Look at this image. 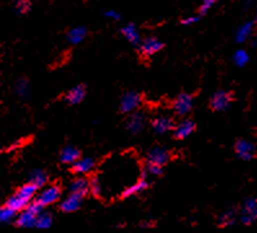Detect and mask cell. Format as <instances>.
Here are the masks:
<instances>
[{"instance_id": "6da1fadb", "label": "cell", "mask_w": 257, "mask_h": 233, "mask_svg": "<svg viewBox=\"0 0 257 233\" xmlns=\"http://www.w3.org/2000/svg\"><path fill=\"white\" fill-rule=\"evenodd\" d=\"M141 103H142V95L137 91H130V92L124 93L122 97L119 110L123 114H130V113L136 112Z\"/></svg>"}, {"instance_id": "7a4b0ae2", "label": "cell", "mask_w": 257, "mask_h": 233, "mask_svg": "<svg viewBox=\"0 0 257 233\" xmlns=\"http://www.w3.org/2000/svg\"><path fill=\"white\" fill-rule=\"evenodd\" d=\"M232 100H234L232 93L229 92V91H217L212 96L210 105L214 112H225L230 108Z\"/></svg>"}, {"instance_id": "3957f363", "label": "cell", "mask_w": 257, "mask_h": 233, "mask_svg": "<svg viewBox=\"0 0 257 233\" xmlns=\"http://www.w3.org/2000/svg\"><path fill=\"white\" fill-rule=\"evenodd\" d=\"M60 198H61V188H60L58 185H50L46 186L35 199H36L43 207H46V206H50L53 205V203H56Z\"/></svg>"}, {"instance_id": "277c9868", "label": "cell", "mask_w": 257, "mask_h": 233, "mask_svg": "<svg viewBox=\"0 0 257 233\" xmlns=\"http://www.w3.org/2000/svg\"><path fill=\"white\" fill-rule=\"evenodd\" d=\"M170 161V152L166 148L162 146H155L152 149L149 150L148 155H146V162L152 163V165L164 166Z\"/></svg>"}, {"instance_id": "5b68a950", "label": "cell", "mask_w": 257, "mask_h": 233, "mask_svg": "<svg viewBox=\"0 0 257 233\" xmlns=\"http://www.w3.org/2000/svg\"><path fill=\"white\" fill-rule=\"evenodd\" d=\"M174 112L177 115H186L192 112V96L190 93H180L174 101Z\"/></svg>"}, {"instance_id": "8992f818", "label": "cell", "mask_w": 257, "mask_h": 233, "mask_svg": "<svg viewBox=\"0 0 257 233\" xmlns=\"http://www.w3.org/2000/svg\"><path fill=\"white\" fill-rule=\"evenodd\" d=\"M234 150H236L239 158L243 159V161H251L256 155V148H254V144L244 139L236 141V145H234Z\"/></svg>"}, {"instance_id": "52a82bcc", "label": "cell", "mask_w": 257, "mask_h": 233, "mask_svg": "<svg viewBox=\"0 0 257 233\" xmlns=\"http://www.w3.org/2000/svg\"><path fill=\"white\" fill-rule=\"evenodd\" d=\"M150 124H152V130L158 135H164L170 131H174V121L166 115H156L152 119Z\"/></svg>"}, {"instance_id": "ba28073f", "label": "cell", "mask_w": 257, "mask_h": 233, "mask_svg": "<svg viewBox=\"0 0 257 233\" xmlns=\"http://www.w3.org/2000/svg\"><path fill=\"white\" fill-rule=\"evenodd\" d=\"M163 47H164V44L162 43L159 39H156V38L154 37H150L144 39V41L141 42V44H140L138 48L141 55H144V56L146 57H150L152 56V55H155V53H158L159 51L163 50Z\"/></svg>"}, {"instance_id": "9c48e42d", "label": "cell", "mask_w": 257, "mask_h": 233, "mask_svg": "<svg viewBox=\"0 0 257 233\" xmlns=\"http://www.w3.org/2000/svg\"><path fill=\"white\" fill-rule=\"evenodd\" d=\"M84 197L79 196L76 193H70L65 199H62L60 203V210L62 212L70 214V212H75L80 208L82 203H83Z\"/></svg>"}, {"instance_id": "30bf717a", "label": "cell", "mask_w": 257, "mask_h": 233, "mask_svg": "<svg viewBox=\"0 0 257 233\" xmlns=\"http://www.w3.org/2000/svg\"><path fill=\"white\" fill-rule=\"evenodd\" d=\"M86 95H87L86 86L84 84H78V86H75V87H72V90H68L65 93L64 100L68 105H78V104H80L83 101Z\"/></svg>"}, {"instance_id": "8fae6325", "label": "cell", "mask_w": 257, "mask_h": 233, "mask_svg": "<svg viewBox=\"0 0 257 233\" xmlns=\"http://www.w3.org/2000/svg\"><path fill=\"white\" fill-rule=\"evenodd\" d=\"M145 123H146V119H145V115H144L142 113H140V112L130 113V117L127 121L128 132L132 135L140 134V132L145 128Z\"/></svg>"}, {"instance_id": "7c38bea8", "label": "cell", "mask_w": 257, "mask_h": 233, "mask_svg": "<svg viewBox=\"0 0 257 233\" xmlns=\"http://www.w3.org/2000/svg\"><path fill=\"white\" fill-rule=\"evenodd\" d=\"M196 126L192 119H184L182 122L174 126V137L176 140H184L189 137L190 135L196 131Z\"/></svg>"}, {"instance_id": "4fadbf2b", "label": "cell", "mask_w": 257, "mask_h": 233, "mask_svg": "<svg viewBox=\"0 0 257 233\" xmlns=\"http://www.w3.org/2000/svg\"><path fill=\"white\" fill-rule=\"evenodd\" d=\"M68 190L70 193H76L79 196L86 197L88 193H90V180L84 176L75 177L68 185Z\"/></svg>"}, {"instance_id": "5bb4252c", "label": "cell", "mask_w": 257, "mask_h": 233, "mask_svg": "<svg viewBox=\"0 0 257 233\" xmlns=\"http://www.w3.org/2000/svg\"><path fill=\"white\" fill-rule=\"evenodd\" d=\"M39 215L35 212L30 211L28 208H24L22 211H20L18 216L16 217L14 224L20 228H32L36 224V219Z\"/></svg>"}, {"instance_id": "9a60e30c", "label": "cell", "mask_w": 257, "mask_h": 233, "mask_svg": "<svg viewBox=\"0 0 257 233\" xmlns=\"http://www.w3.org/2000/svg\"><path fill=\"white\" fill-rule=\"evenodd\" d=\"M96 166V161L92 157L79 158L74 165H72V172L75 175H87Z\"/></svg>"}, {"instance_id": "2e32d148", "label": "cell", "mask_w": 257, "mask_h": 233, "mask_svg": "<svg viewBox=\"0 0 257 233\" xmlns=\"http://www.w3.org/2000/svg\"><path fill=\"white\" fill-rule=\"evenodd\" d=\"M120 33L132 46L140 47V44L142 42L141 41V37H140L138 30H137V28L134 26V24H128V25L123 26V28L120 29Z\"/></svg>"}, {"instance_id": "e0dca14e", "label": "cell", "mask_w": 257, "mask_h": 233, "mask_svg": "<svg viewBox=\"0 0 257 233\" xmlns=\"http://www.w3.org/2000/svg\"><path fill=\"white\" fill-rule=\"evenodd\" d=\"M79 158H82L80 152L74 146H65L60 153V161L65 165H74Z\"/></svg>"}, {"instance_id": "ac0fdd59", "label": "cell", "mask_w": 257, "mask_h": 233, "mask_svg": "<svg viewBox=\"0 0 257 233\" xmlns=\"http://www.w3.org/2000/svg\"><path fill=\"white\" fill-rule=\"evenodd\" d=\"M150 186L149 181L145 180V177H141V180H138L137 183L132 184L130 186L126 188L122 193V198H128V197L136 196V194H140V193L145 192L148 188Z\"/></svg>"}, {"instance_id": "d6986e66", "label": "cell", "mask_w": 257, "mask_h": 233, "mask_svg": "<svg viewBox=\"0 0 257 233\" xmlns=\"http://www.w3.org/2000/svg\"><path fill=\"white\" fill-rule=\"evenodd\" d=\"M88 30L86 26H75L68 33V39L72 44H79L87 38Z\"/></svg>"}, {"instance_id": "ffe728a7", "label": "cell", "mask_w": 257, "mask_h": 233, "mask_svg": "<svg viewBox=\"0 0 257 233\" xmlns=\"http://www.w3.org/2000/svg\"><path fill=\"white\" fill-rule=\"evenodd\" d=\"M30 202L31 201H28V199L22 198L20 194H17V193H16V194H13L12 197H10V198H8V201L6 202V205L10 206V208H13L16 212H20V211H22L24 208H26V206H28Z\"/></svg>"}, {"instance_id": "44dd1931", "label": "cell", "mask_w": 257, "mask_h": 233, "mask_svg": "<svg viewBox=\"0 0 257 233\" xmlns=\"http://www.w3.org/2000/svg\"><path fill=\"white\" fill-rule=\"evenodd\" d=\"M38 189H40V188H39L36 184L32 183V181H30V183H28V184H24V185H22L21 188H20V189L17 190L16 193L20 194L22 198L28 199V201H31V199L35 197V194H36Z\"/></svg>"}, {"instance_id": "7402d4cb", "label": "cell", "mask_w": 257, "mask_h": 233, "mask_svg": "<svg viewBox=\"0 0 257 233\" xmlns=\"http://www.w3.org/2000/svg\"><path fill=\"white\" fill-rule=\"evenodd\" d=\"M252 31H254V22H246L244 25H242L236 30V41L238 43H244L248 41V38L251 37Z\"/></svg>"}, {"instance_id": "603a6c76", "label": "cell", "mask_w": 257, "mask_h": 233, "mask_svg": "<svg viewBox=\"0 0 257 233\" xmlns=\"http://www.w3.org/2000/svg\"><path fill=\"white\" fill-rule=\"evenodd\" d=\"M31 88H30V82L26 78H20L18 81L16 82L14 86V93L20 97H28L30 96Z\"/></svg>"}, {"instance_id": "cb8c5ba5", "label": "cell", "mask_w": 257, "mask_h": 233, "mask_svg": "<svg viewBox=\"0 0 257 233\" xmlns=\"http://www.w3.org/2000/svg\"><path fill=\"white\" fill-rule=\"evenodd\" d=\"M30 181L36 184L39 188H43L46 184V181H48V175H46L43 170L38 168V170H34L30 174Z\"/></svg>"}, {"instance_id": "d4e9b609", "label": "cell", "mask_w": 257, "mask_h": 233, "mask_svg": "<svg viewBox=\"0 0 257 233\" xmlns=\"http://www.w3.org/2000/svg\"><path fill=\"white\" fill-rule=\"evenodd\" d=\"M242 212L257 217V198H248L243 202Z\"/></svg>"}, {"instance_id": "484cf974", "label": "cell", "mask_w": 257, "mask_h": 233, "mask_svg": "<svg viewBox=\"0 0 257 233\" xmlns=\"http://www.w3.org/2000/svg\"><path fill=\"white\" fill-rule=\"evenodd\" d=\"M53 224V217L50 212H40L39 216L36 219V224H35V228H50L52 227Z\"/></svg>"}, {"instance_id": "4316f807", "label": "cell", "mask_w": 257, "mask_h": 233, "mask_svg": "<svg viewBox=\"0 0 257 233\" xmlns=\"http://www.w3.org/2000/svg\"><path fill=\"white\" fill-rule=\"evenodd\" d=\"M16 214L17 212L10 208V206L4 205L3 207L0 208V221L2 223H10L12 220H16Z\"/></svg>"}, {"instance_id": "83f0119b", "label": "cell", "mask_w": 257, "mask_h": 233, "mask_svg": "<svg viewBox=\"0 0 257 233\" xmlns=\"http://www.w3.org/2000/svg\"><path fill=\"white\" fill-rule=\"evenodd\" d=\"M232 60L236 62V65L239 66V68H242L250 61V56H248L247 51L244 50H238L236 53H234V56H232Z\"/></svg>"}, {"instance_id": "f1b7e54d", "label": "cell", "mask_w": 257, "mask_h": 233, "mask_svg": "<svg viewBox=\"0 0 257 233\" xmlns=\"http://www.w3.org/2000/svg\"><path fill=\"white\" fill-rule=\"evenodd\" d=\"M14 8L20 15H26L31 8V0H14Z\"/></svg>"}, {"instance_id": "f546056e", "label": "cell", "mask_w": 257, "mask_h": 233, "mask_svg": "<svg viewBox=\"0 0 257 233\" xmlns=\"http://www.w3.org/2000/svg\"><path fill=\"white\" fill-rule=\"evenodd\" d=\"M101 192H102V186H101L98 177H92V180H90V193L94 197H100Z\"/></svg>"}, {"instance_id": "4dcf8cb0", "label": "cell", "mask_w": 257, "mask_h": 233, "mask_svg": "<svg viewBox=\"0 0 257 233\" xmlns=\"http://www.w3.org/2000/svg\"><path fill=\"white\" fill-rule=\"evenodd\" d=\"M220 221L222 225H232L234 224V211L228 210V211L224 212L220 217Z\"/></svg>"}, {"instance_id": "1f68e13d", "label": "cell", "mask_w": 257, "mask_h": 233, "mask_svg": "<svg viewBox=\"0 0 257 233\" xmlns=\"http://www.w3.org/2000/svg\"><path fill=\"white\" fill-rule=\"evenodd\" d=\"M218 2H220V0H203V3L199 7V13H200V16L206 15V13L211 10L214 4L218 3Z\"/></svg>"}, {"instance_id": "d6a6232c", "label": "cell", "mask_w": 257, "mask_h": 233, "mask_svg": "<svg viewBox=\"0 0 257 233\" xmlns=\"http://www.w3.org/2000/svg\"><path fill=\"white\" fill-rule=\"evenodd\" d=\"M145 170L148 171V174L152 175V176H159V175L163 174V166L152 165V163H148V165H146Z\"/></svg>"}, {"instance_id": "836d02e7", "label": "cell", "mask_w": 257, "mask_h": 233, "mask_svg": "<svg viewBox=\"0 0 257 233\" xmlns=\"http://www.w3.org/2000/svg\"><path fill=\"white\" fill-rule=\"evenodd\" d=\"M198 21V16H190V17H186V19L181 20V25H192V24H196V22Z\"/></svg>"}, {"instance_id": "e575fe53", "label": "cell", "mask_w": 257, "mask_h": 233, "mask_svg": "<svg viewBox=\"0 0 257 233\" xmlns=\"http://www.w3.org/2000/svg\"><path fill=\"white\" fill-rule=\"evenodd\" d=\"M105 16L106 17H108V19L112 20H115V21H118V20H120V15H119L116 11H108V12H105Z\"/></svg>"}, {"instance_id": "d590c367", "label": "cell", "mask_w": 257, "mask_h": 233, "mask_svg": "<svg viewBox=\"0 0 257 233\" xmlns=\"http://www.w3.org/2000/svg\"><path fill=\"white\" fill-rule=\"evenodd\" d=\"M254 219H256V217L252 216V215H247V214H243V216L240 217V220H242L243 224H251V223H254Z\"/></svg>"}, {"instance_id": "8d00e7d4", "label": "cell", "mask_w": 257, "mask_h": 233, "mask_svg": "<svg viewBox=\"0 0 257 233\" xmlns=\"http://www.w3.org/2000/svg\"><path fill=\"white\" fill-rule=\"evenodd\" d=\"M152 224L150 223H141L140 224V228H152Z\"/></svg>"}, {"instance_id": "74e56055", "label": "cell", "mask_w": 257, "mask_h": 233, "mask_svg": "<svg viewBox=\"0 0 257 233\" xmlns=\"http://www.w3.org/2000/svg\"><path fill=\"white\" fill-rule=\"evenodd\" d=\"M254 47H256V48H257V39H256V41H254Z\"/></svg>"}, {"instance_id": "f35d334b", "label": "cell", "mask_w": 257, "mask_h": 233, "mask_svg": "<svg viewBox=\"0 0 257 233\" xmlns=\"http://www.w3.org/2000/svg\"><path fill=\"white\" fill-rule=\"evenodd\" d=\"M254 22H257V13H256V17H254Z\"/></svg>"}, {"instance_id": "ab89813d", "label": "cell", "mask_w": 257, "mask_h": 233, "mask_svg": "<svg viewBox=\"0 0 257 233\" xmlns=\"http://www.w3.org/2000/svg\"><path fill=\"white\" fill-rule=\"evenodd\" d=\"M251 2H254V0H251Z\"/></svg>"}]
</instances>
